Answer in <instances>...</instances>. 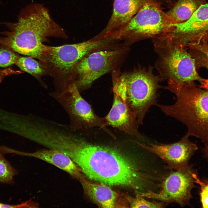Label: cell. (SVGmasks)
<instances>
[{"instance_id": "1", "label": "cell", "mask_w": 208, "mask_h": 208, "mask_svg": "<svg viewBox=\"0 0 208 208\" xmlns=\"http://www.w3.org/2000/svg\"><path fill=\"white\" fill-rule=\"evenodd\" d=\"M65 154L90 179L128 187L135 193L146 191L154 179L153 164L145 152L133 159L114 147L90 142L78 133Z\"/></svg>"}, {"instance_id": "2", "label": "cell", "mask_w": 208, "mask_h": 208, "mask_svg": "<svg viewBox=\"0 0 208 208\" xmlns=\"http://www.w3.org/2000/svg\"><path fill=\"white\" fill-rule=\"evenodd\" d=\"M8 31L1 32L0 47L43 62L50 37L65 38L64 29L42 5L33 3L23 9L16 23H5Z\"/></svg>"}, {"instance_id": "3", "label": "cell", "mask_w": 208, "mask_h": 208, "mask_svg": "<svg viewBox=\"0 0 208 208\" xmlns=\"http://www.w3.org/2000/svg\"><path fill=\"white\" fill-rule=\"evenodd\" d=\"M174 94L176 102L171 105L157 104L166 115L185 125L186 135L200 139L205 146L208 145V92L193 83L181 86Z\"/></svg>"}, {"instance_id": "4", "label": "cell", "mask_w": 208, "mask_h": 208, "mask_svg": "<svg viewBox=\"0 0 208 208\" xmlns=\"http://www.w3.org/2000/svg\"><path fill=\"white\" fill-rule=\"evenodd\" d=\"M172 24L166 13L153 0H148L125 26L107 36L109 39L153 37L169 32Z\"/></svg>"}, {"instance_id": "5", "label": "cell", "mask_w": 208, "mask_h": 208, "mask_svg": "<svg viewBox=\"0 0 208 208\" xmlns=\"http://www.w3.org/2000/svg\"><path fill=\"white\" fill-rule=\"evenodd\" d=\"M123 82L125 100L135 114L139 125H142L146 114L152 105H156L157 78L149 71L138 70L120 74Z\"/></svg>"}, {"instance_id": "6", "label": "cell", "mask_w": 208, "mask_h": 208, "mask_svg": "<svg viewBox=\"0 0 208 208\" xmlns=\"http://www.w3.org/2000/svg\"><path fill=\"white\" fill-rule=\"evenodd\" d=\"M194 165H187L176 170H170L162 181L157 192L149 191L139 193L144 198L168 204L176 203L182 207L191 206L192 190L196 187L195 176L198 174Z\"/></svg>"}, {"instance_id": "7", "label": "cell", "mask_w": 208, "mask_h": 208, "mask_svg": "<svg viewBox=\"0 0 208 208\" xmlns=\"http://www.w3.org/2000/svg\"><path fill=\"white\" fill-rule=\"evenodd\" d=\"M50 95L66 112L70 120L69 125L73 130L85 131L99 127L107 132L104 118L96 114L91 105L81 96L75 82Z\"/></svg>"}, {"instance_id": "8", "label": "cell", "mask_w": 208, "mask_h": 208, "mask_svg": "<svg viewBox=\"0 0 208 208\" xmlns=\"http://www.w3.org/2000/svg\"><path fill=\"white\" fill-rule=\"evenodd\" d=\"M108 40L105 38L93 39L56 47L47 46L42 62L55 73L66 75L74 71L76 65L85 56Z\"/></svg>"}, {"instance_id": "9", "label": "cell", "mask_w": 208, "mask_h": 208, "mask_svg": "<svg viewBox=\"0 0 208 208\" xmlns=\"http://www.w3.org/2000/svg\"><path fill=\"white\" fill-rule=\"evenodd\" d=\"M119 53L116 50L98 51L83 57L74 70L77 76L75 82L80 92L89 88L95 80L110 71Z\"/></svg>"}, {"instance_id": "10", "label": "cell", "mask_w": 208, "mask_h": 208, "mask_svg": "<svg viewBox=\"0 0 208 208\" xmlns=\"http://www.w3.org/2000/svg\"><path fill=\"white\" fill-rule=\"evenodd\" d=\"M161 57V64L167 74L176 80L171 82L178 85L200 82L202 78L197 73L195 59L181 46L170 45Z\"/></svg>"}, {"instance_id": "11", "label": "cell", "mask_w": 208, "mask_h": 208, "mask_svg": "<svg viewBox=\"0 0 208 208\" xmlns=\"http://www.w3.org/2000/svg\"><path fill=\"white\" fill-rule=\"evenodd\" d=\"M186 134L177 142L170 144L149 143L148 145L136 143L144 148L157 155L170 170H176L189 164L190 161L198 149Z\"/></svg>"}, {"instance_id": "12", "label": "cell", "mask_w": 208, "mask_h": 208, "mask_svg": "<svg viewBox=\"0 0 208 208\" xmlns=\"http://www.w3.org/2000/svg\"><path fill=\"white\" fill-rule=\"evenodd\" d=\"M171 25L172 35L183 42L189 45L208 39V3L201 5L185 21Z\"/></svg>"}, {"instance_id": "13", "label": "cell", "mask_w": 208, "mask_h": 208, "mask_svg": "<svg viewBox=\"0 0 208 208\" xmlns=\"http://www.w3.org/2000/svg\"><path fill=\"white\" fill-rule=\"evenodd\" d=\"M113 92L112 107L104 118L107 126H111L140 140L144 141V137L138 131L139 125L135 114L123 97L117 92Z\"/></svg>"}, {"instance_id": "14", "label": "cell", "mask_w": 208, "mask_h": 208, "mask_svg": "<svg viewBox=\"0 0 208 208\" xmlns=\"http://www.w3.org/2000/svg\"><path fill=\"white\" fill-rule=\"evenodd\" d=\"M20 155L36 158L51 164L79 181L85 178L78 165L69 156L58 151L46 148L30 152L21 151Z\"/></svg>"}, {"instance_id": "15", "label": "cell", "mask_w": 208, "mask_h": 208, "mask_svg": "<svg viewBox=\"0 0 208 208\" xmlns=\"http://www.w3.org/2000/svg\"><path fill=\"white\" fill-rule=\"evenodd\" d=\"M148 0H114L113 11L105 29L104 38L126 25Z\"/></svg>"}, {"instance_id": "16", "label": "cell", "mask_w": 208, "mask_h": 208, "mask_svg": "<svg viewBox=\"0 0 208 208\" xmlns=\"http://www.w3.org/2000/svg\"><path fill=\"white\" fill-rule=\"evenodd\" d=\"M79 182L85 194L97 205L103 208L116 207L118 194L107 185L91 182L85 178Z\"/></svg>"}, {"instance_id": "17", "label": "cell", "mask_w": 208, "mask_h": 208, "mask_svg": "<svg viewBox=\"0 0 208 208\" xmlns=\"http://www.w3.org/2000/svg\"><path fill=\"white\" fill-rule=\"evenodd\" d=\"M207 0H179L166 14L172 24L180 23L189 19Z\"/></svg>"}, {"instance_id": "18", "label": "cell", "mask_w": 208, "mask_h": 208, "mask_svg": "<svg viewBox=\"0 0 208 208\" xmlns=\"http://www.w3.org/2000/svg\"><path fill=\"white\" fill-rule=\"evenodd\" d=\"M28 57H19L15 64L22 70L35 76L42 75L44 72L42 66L36 61Z\"/></svg>"}, {"instance_id": "19", "label": "cell", "mask_w": 208, "mask_h": 208, "mask_svg": "<svg viewBox=\"0 0 208 208\" xmlns=\"http://www.w3.org/2000/svg\"><path fill=\"white\" fill-rule=\"evenodd\" d=\"M17 171L5 158L0 151V183L12 184Z\"/></svg>"}, {"instance_id": "20", "label": "cell", "mask_w": 208, "mask_h": 208, "mask_svg": "<svg viewBox=\"0 0 208 208\" xmlns=\"http://www.w3.org/2000/svg\"><path fill=\"white\" fill-rule=\"evenodd\" d=\"M135 196H127L126 198L129 207L132 208H164L166 205L161 201H151L146 200L139 193L135 194Z\"/></svg>"}, {"instance_id": "21", "label": "cell", "mask_w": 208, "mask_h": 208, "mask_svg": "<svg viewBox=\"0 0 208 208\" xmlns=\"http://www.w3.org/2000/svg\"><path fill=\"white\" fill-rule=\"evenodd\" d=\"M19 56L8 49H0V67H4L15 64Z\"/></svg>"}, {"instance_id": "22", "label": "cell", "mask_w": 208, "mask_h": 208, "mask_svg": "<svg viewBox=\"0 0 208 208\" xmlns=\"http://www.w3.org/2000/svg\"><path fill=\"white\" fill-rule=\"evenodd\" d=\"M195 183L199 184L200 188V196L202 207L208 208V181L201 180L198 174L195 176Z\"/></svg>"}, {"instance_id": "23", "label": "cell", "mask_w": 208, "mask_h": 208, "mask_svg": "<svg viewBox=\"0 0 208 208\" xmlns=\"http://www.w3.org/2000/svg\"><path fill=\"white\" fill-rule=\"evenodd\" d=\"M189 46L192 48L200 52L203 55V57L208 60V39L192 43Z\"/></svg>"}, {"instance_id": "24", "label": "cell", "mask_w": 208, "mask_h": 208, "mask_svg": "<svg viewBox=\"0 0 208 208\" xmlns=\"http://www.w3.org/2000/svg\"><path fill=\"white\" fill-rule=\"evenodd\" d=\"M201 60L203 64L208 70V60L204 57ZM200 82L201 84L200 87L204 88L208 92V78L206 79H203Z\"/></svg>"}, {"instance_id": "25", "label": "cell", "mask_w": 208, "mask_h": 208, "mask_svg": "<svg viewBox=\"0 0 208 208\" xmlns=\"http://www.w3.org/2000/svg\"><path fill=\"white\" fill-rule=\"evenodd\" d=\"M28 204L27 202L16 205H9L0 202V208H22L27 207Z\"/></svg>"}, {"instance_id": "26", "label": "cell", "mask_w": 208, "mask_h": 208, "mask_svg": "<svg viewBox=\"0 0 208 208\" xmlns=\"http://www.w3.org/2000/svg\"><path fill=\"white\" fill-rule=\"evenodd\" d=\"M202 151L204 156L208 159V145L202 148Z\"/></svg>"}]
</instances>
